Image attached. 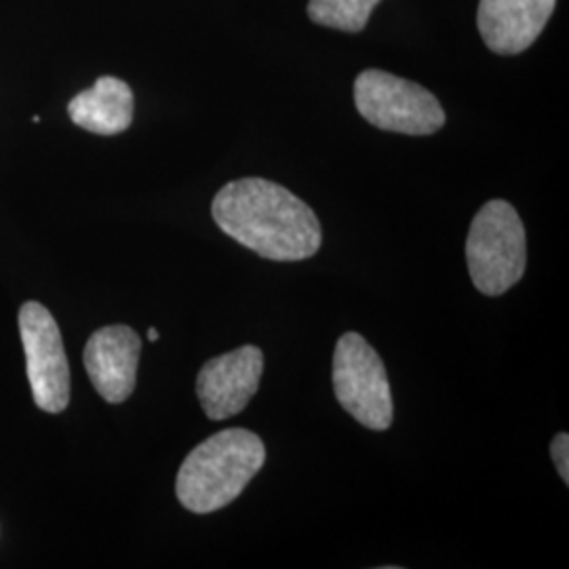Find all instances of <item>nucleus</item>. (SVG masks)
I'll use <instances>...</instances> for the list:
<instances>
[{
	"label": "nucleus",
	"instance_id": "obj_5",
	"mask_svg": "<svg viewBox=\"0 0 569 569\" xmlns=\"http://www.w3.org/2000/svg\"><path fill=\"white\" fill-rule=\"evenodd\" d=\"M333 390L338 403L369 430H388L395 420L387 366L366 338L345 333L333 352Z\"/></svg>",
	"mask_w": 569,
	"mask_h": 569
},
{
	"label": "nucleus",
	"instance_id": "obj_11",
	"mask_svg": "<svg viewBox=\"0 0 569 569\" xmlns=\"http://www.w3.org/2000/svg\"><path fill=\"white\" fill-rule=\"evenodd\" d=\"M380 0H308V18L333 30L361 32Z\"/></svg>",
	"mask_w": 569,
	"mask_h": 569
},
{
	"label": "nucleus",
	"instance_id": "obj_4",
	"mask_svg": "<svg viewBox=\"0 0 569 569\" xmlns=\"http://www.w3.org/2000/svg\"><path fill=\"white\" fill-rule=\"evenodd\" d=\"M355 103L359 114L382 131L432 136L446 124V110L428 89L385 70L357 77Z\"/></svg>",
	"mask_w": 569,
	"mask_h": 569
},
{
	"label": "nucleus",
	"instance_id": "obj_1",
	"mask_svg": "<svg viewBox=\"0 0 569 569\" xmlns=\"http://www.w3.org/2000/svg\"><path fill=\"white\" fill-rule=\"evenodd\" d=\"M211 216L230 239L274 262L308 260L323 243L312 207L264 178L226 183L213 199Z\"/></svg>",
	"mask_w": 569,
	"mask_h": 569
},
{
	"label": "nucleus",
	"instance_id": "obj_9",
	"mask_svg": "<svg viewBox=\"0 0 569 569\" xmlns=\"http://www.w3.org/2000/svg\"><path fill=\"white\" fill-rule=\"evenodd\" d=\"M557 0H481L477 26L498 56L526 51L547 28Z\"/></svg>",
	"mask_w": 569,
	"mask_h": 569
},
{
	"label": "nucleus",
	"instance_id": "obj_6",
	"mask_svg": "<svg viewBox=\"0 0 569 569\" xmlns=\"http://www.w3.org/2000/svg\"><path fill=\"white\" fill-rule=\"evenodd\" d=\"M20 333L34 403L47 413H61L70 403V367L60 327L44 306L26 302Z\"/></svg>",
	"mask_w": 569,
	"mask_h": 569
},
{
	"label": "nucleus",
	"instance_id": "obj_7",
	"mask_svg": "<svg viewBox=\"0 0 569 569\" xmlns=\"http://www.w3.org/2000/svg\"><path fill=\"white\" fill-rule=\"evenodd\" d=\"M264 371V352L247 345L204 363L197 378V395L209 420L222 422L241 413L256 397Z\"/></svg>",
	"mask_w": 569,
	"mask_h": 569
},
{
	"label": "nucleus",
	"instance_id": "obj_12",
	"mask_svg": "<svg viewBox=\"0 0 569 569\" xmlns=\"http://www.w3.org/2000/svg\"><path fill=\"white\" fill-rule=\"evenodd\" d=\"M550 456H552V462L557 467V472L561 475L563 483H569V437L568 432H559L555 439H552V446H550Z\"/></svg>",
	"mask_w": 569,
	"mask_h": 569
},
{
	"label": "nucleus",
	"instance_id": "obj_8",
	"mask_svg": "<svg viewBox=\"0 0 569 569\" xmlns=\"http://www.w3.org/2000/svg\"><path fill=\"white\" fill-rule=\"evenodd\" d=\"M140 352L142 340L129 326L102 327L89 338L82 361L103 401L119 406L131 397L138 382Z\"/></svg>",
	"mask_w": 569,
	"mask_h": 569
},
{
	"label": "nucleus",
	"instance_id": "obj_2",
	"mask_svg": "<svg viewBox=\"0 0 569 569\" xmlns=\"http://www.w3.org/2000/svg\"><path fill=\"white\" fill-rule=\"evenodd\" d=\"M266 462L264 441L247 428H226L192 449L178 472L183 509L209 515L232 505Z\"/></svg>",
	"mask_w": 569,
	"mask_h": 569
},
{
	"label": "nucleus",
	"instance_id": "obj_10",
	"mask_svg": "<svg viewBox=\"0 0 569 569\" xmlns=\"http://www.w3.org/2000/svg\"><path fill=\"white\" fill-rule=\"evenodd\" d=\"M133 91L117 77H102L72 98L68 114L74 124L96 136H119L133 121Z\"/></svg>",
	"mask_w": 569,
	"mask_h": 569
},
{
	"label": "nucleus",
	"instance_id": "obj_3",
	"mask_svg": "<svg viewBox=\"0 0 569 569\" xmlns=\"http://www.w3.org/2000/svg\"><path fill=\"white\" fill-rule=\"evenodd\" d=\"M467 264L477 291L489 298L519 283L528 266V237L517 209L489 201L475 216L467 239Z\"/></svg>",
	"mask_w": 569,
	"mask_h": 569
},
{
	"label": "nucleus",
	"instance_id": "obj_13",
	"mask_svg": "<svg viewBox=\"0 0 569 569\" xmlns=\"http://www.w3.org/2000/svg\"><path fill=\"white\" fill-rule=\"evenodd\" d=\"M159 338H161V333H159L154 327H152V329H148V340H150V342H157Z\"/></svg>",
	"mask_w": 569,
	"mask_h": 569
}]
</instances>
